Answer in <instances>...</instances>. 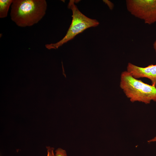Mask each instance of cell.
I'll use <instances>...</instances> for the list:
<instances>
[{
	"label": "cell",
	"mask_w": 156,
	"mask_h": 156,
	"mask_svg": "<svg viewBox=\"0 0 156 156\" xmlns=\"http://www.w3.org/2000/svg\"><path fill=\"white\" fill-rule=\"evenodd\" d=\"M47 6L45 0H13L11 19L20 27L32 26L44 16Z\"/></svg>",
	"instance_id": "cell-1"
},
{
	"label": "cell",
	"mask_w": 156,
	"mask_h": 156,
	"mask_svg": "<svg viewBox=\"0 0 156 156\" xmlns=\"http://www.w3.org/2000/svg\"><path fill=\"white\" fill-rule=\"evenodd\" d=\"M120 86L132 102L148 104L152 101L156 102V87L134 78L127 70L121 74Z\"/></svg>",
	"instance_id": "cell-2"
},
{
	"label": "cell",
	"mask_w": 156,
	"mask_h": 156,
	"mask_svg": "<svg viewBox=\"0 0 156 156\" xmlns=\"http://www.w3.org/2000/svg\"><path fill=\"white\" fill-rule=\"evenodd\" d=\"M68 7L72 11V20L66 35L61 40L54 43L45 45L49 49H57L63 44L73 39L77 35L86 29L98 25L99 22L96 19L90 18L83 14L75 4L74 0H70Z\"/></svg>",
	"instance_id": "cell-3"
},
{
	"label": "cell",
	"mask_w": 156,
	"mask_h": 156,
	"mask_svg": "<svg viewBox=\"0 0 156 156\" xmlns=\"http://www.w3.org/2000/svg\"><path fill=\"white\" fill-rule=\"evenodd\" d=\"M126 3L127 10L145 23L156 22V0H127Z\"/></svg>",
	"instance_id": "cell-4"
},
{
	"label": "cell",
	"mask_w": 156,
	"mask_h": 156,
	"mask_svg": "<svg viewBox=\"0 0 156 156\" xmlns=\"http://www.w3.org/2000/svg\"><path fill=\"white\" fill-rule=\"evenodd\" d=\"M127 71L135 78H146L149 79L152 84L156 87V64L142 67L129 62L127 66Z\"/></svg>",
	"instance_id": "cell-5"
},
{
	"label": "cell",
	"mask_w": 156,
	"mask_h": 156,
	"mask_svg": "<svg viewBox=\"0 0 156 156\" xmlns=\"http://www.w3.org/2000/svg\"><path fill=\"white\" fill-rule=\"evenodd\" d=\"M13 0H0V18H3L8 16V11Z\"/></svg>",
	"instance_id": "cell-6"
},
{
	"label": "cell",
	"mask_w": 156,
	"mask_h": 156,
	"mask_svg": "<svg viewBox=\"0 0 156 156\" xmlns=\"http://www.w3.org/2000/svg\"><path fill=\"white\" fill-rule=\"evenodd\" d=\"M55 156H67L65 150L61 148H58L55 151Z\"/></svg>",
	"instance_id": "cell-7"
},
{
	"label": "cell",
	"mask_w": 156,
	"mask_h": 156,
	"mask_svg": "<svg viewBox=\"0 0 156 156\" xmlns=\"http://www.w3.org/2000/svg\"><path fill=\"white\" fill-rule=\"evenodd\" d=\"M46 148L47 151V156H55L53 152L54 150L53 148L51 147L50 146H47Z\"/></svg>",
	"instance_id": "cell-8"
},
{
	"label": "cell",
	"mask_w": 156,
	"mask_h": 156,
	"mask_svg": "<svg viewBox=\"0 0 156 156\" xmlns=\"http://www.w3.org/2000/svg\"><path fill=\"white\" fill-rule=\"evenodd\" d=\"M104 1L107 4L110 9H113L114 5L113 4L112 2L108 0Z\"/></svg>",
	"instance_id": "cell-9"
},
{
	"label": "cell",
	"mask_w": 156,
	"mask_h": 156,
	"mask_svg": "<svg viewBox=\"0 0 156 156\" xmlns=\"http://www.w3.org/2000/svg\"><path fill=\"white\" fill-rule=\"evenodd\" d=\"M156 142V135L155 137L148 141V142Z\"/></svg>",
	"instance_id": "cell-10"
},
{
	"label": "cell",
	"mask_w": 156,
	"mask_h": 156,
	"mask_svg": "<svg viewBox=\"0 0 156 156\" xmlns=\"http://www.w3.org/2000/svg\"><path fill=\"white\" fill-rule=\"evenodd\" d=\"M153 48L156 53V40L154 42L153 44Z\"/></svg>",
	"instance_id": "cell-11"
}]
</instances>
